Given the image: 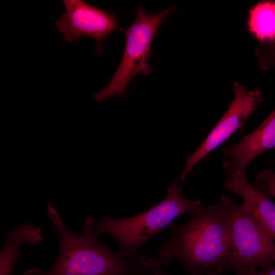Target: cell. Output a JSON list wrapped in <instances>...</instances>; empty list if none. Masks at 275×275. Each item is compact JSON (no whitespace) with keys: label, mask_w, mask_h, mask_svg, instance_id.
<instances>
[{"label":"cell","mask_w":275,"mask_h":275,"mask_svg":"<svg viewBox=\"0 0 275 275\" xmlns=\"http://www.w3.org/2000/svg\"><path fill=\"white\" fill-rule=\"evenodd\" d=\"M39 228L30 223L18 226L6 235V243L1 252L0 275H12L21 246L36 244L42 240Z\"/></svg>","instance_id":"10"},{"label":"cell","mask_w":275,"mask_h":275,"mask_svg":"<svg viewBox=\"0 0 275 275\" xmlns=\"http://www.w3.org/2000/svg\"><path fill=\"white\" fill-rule=\"evenodd\" d=\"M201 205L199 199L184 197L177 182L170 186L165 198L148 210L138 215L114 218L103 215L99 221L88 217L84 225L85 233L97 238L102 233L112 236L119 245V252L130 258L137 254L139 247L151 237L170 228L177 217Z\"/></svg>","instance_id":"2"},{"label":"cell","mask_w":275,"mask_h":275,"mask_svg":"<svg viewBox=\"0 0 275 275\" xmlns=\"http://www.w3.org/2000/svg\"><path fill=\"white\" fill-rule=\"evenodd\" d=\"M47 209L58 231L59 255L47 271L32 269L25 275H124L136 263L119 252L111 251L95 237L70 231L52 204H48Z\"/></svg>","instance_id":"3"},{"label":"cell","mask_w":275,"mask_h":275,"mask_svg":"<svg viewBox=\"0 0 275 275\" xmlns=\"http://www.w3.org/2000/svg\"><path fill=\"white\" fill-rule=\"evenodd\" d=\"M249 30L258 40L275 42V1L260 2L249 11Z\"/></svg>","instance_id":"11"},{"label":"cell","mask_w":275,"mask_h":275,"mask_svg":"<svg viewBox=\"0 0 275 275\" xmlns=\"http://www.w3.org/2000/svg\"><path fill=\"white\" fill-rule=\"evenodd\" d=\"M138 260L150 271L151 275H166L161 268L159 261L155 257L140 254Z\"/></svg>","instance_id":"13"},{"label":"cell","mask_w":275,"mask_h":275,"mask_svg":"<svg viewBox=\"0 0 275 275\" xmlns=\"http://www.w3.org/2000/svg\"><path fill=\"white\" fill-rule=\"evenodd\" d=\"M65 11L56 20L57 30L68 42L82 36L92 38L97 43L96 51H104L102 41L116 30H124L118 25V17L81 0H64Z\"/></svg>","instance_id":"6"},{"label":"cell","mask_w":275,"mask_h":275,"mask_svg":"<svg viewBox=\"0 0 275 275\" xmlns=\"http://www.w3.org/2000/svg\"><path fill=\"white\" fill-rule=\"evenodd\" d=\"M230 233V248L223 265L215 270L221 273L251 275L259 267L275 264V241L251 216L242 204L222 194L220 202Z\"/></svg>","instance_id":"4"},{"label":"cell","mask_w":275,"mask_h":275,"mask_svg":"<svg viewBox=\"0 0 275 275\" xmlns=\"http://www.w3.org/2000/svg\"><path fill=\"white\" fill-rule=\"evenodd\" d=\"M230 248L229 227L219 203L200 205L185 223L172 229L158 258L164 265L179 259L190 275H206L224 264Z\"/></svg>","instance_id":"1"},{"label":"cell","mask_w":275,"mask_h":275,"mask_svg":"<svg viewBox=\"0 0 275 275\" xmlns=\"http://www.w3.org/2000/svg\"><path fill=\"white\" fill-rule=\"evenodd\" d=\"M251 275H254L253 274H251Z\"/></svg>","instance_id":"18"},{"label":"cell","mask_w":275,"mask_h":275,"mask_svg":"<svg viewBox=\"0 0 275 275\" xmlns=\"http://www.w3.org/2000/svg\"><path fill=\"white\" fill-rule=\"evenodd\" d=\"M222 274L217 272L215 269H212L208 271L206 275H222Z\"/></svg>","instance_id":"17"},{"label":"cell","mask_w":275,"mask_h":275,"mask_svg":"<svg viewBox=\"0 0 275 275\" xmlns=\"http://www.w3.org/2000/svg\"><path fill=\"white\" fill-rule=\"evenodd\" d=\"M175 10L170 6L151 15L139 7L135 20L124 32L126 44L122 60L107 85L94 94L97 102H103L117 96H124L131 79L139 74L149 75L148 62L151 43L156 32L166 17Z\"/></svg>","instance_id":"5"},{"label":"cell","mask_w":275,"mask_h":275,"mask_svg":"<svg viewBox=\"0 0 275 275\" xmlns=\"http://www.w3.org/2000/svg\"><path fill=\"white\" fill-rule=\"evenodd\" d=\"M254 275H275V264L262 268L260 271H256Z\"/></svg>","instance_id":"15"},{"label":"cell","mask_w":275,"mask_h":275,"mask_svg":"<svg viewBox=\"0 0 275 275\" xmlns=\"http://www.w3.org/2000/svg\"><path fill=\"white\" fill-rule=\"evenodd\" d=\"M124 275H151V273L138 260V263H136Z\"/></svg>","instance_id":"14"},{"label":"cell","mask_w":275,"mask_h":275,"mask_svg":"<svg viewBox=\"0 0 275 275\" xmlns=\"http://www.w3.org/2000/svg\"><path fill=\"white\" fill-rule=\"evenodd\" d=\"M270 50L269 51V59L264 61V62L268 65H275V42L273 43V45L271 48Z\"/></svg>","instance_id":"16"},{"label":"cell","mask_w":275,"mask_h":275,"mask_svg":"<svg viewBox=\"0 0 275 275\" xmlns=\"http://www.w3.org/2000/svg\"><path fill=\"white\" fill-rule=\"evenodd\" d=\"M275 148V110L253 132L237 143L225 147L224 155L228 158L223 163L227 177L245 171L248 164L265 151Z\"/></svg>","instance_id":"8"},{"label":"cell","mask_w":275,"mask_h":275,"mask_svg":"<svg viewBox=\"0 0 275 275\" xmlns=\"http://www.w3.org/2000/svg\"><path fill=\"white\" fill-rule=\"evenodd\" d=\"M256 184L266 195L275 198V172L269 170L261 171L257 177Z\"/></svg>","instance_id":"12"},{"label":"cell","mask_w":275,"mask_h":275,"mask_svg":"<svg viewBox=\"0 0 275 275\" xmlns=\"http://www.w3.org/2000/svg\"><path fill=\"white\" fill-rule=\"evenodd\" d=\"M223 186L242 199V204L251 216L275 241V203L268 195L248 181L245 171L227 177Z\"/></svg>","instance_id":"9"},{"label":"cell","mask_w":275,"mask_h":275,"mask_svg":"<svg viewBox=\"0 0 275 275\" xmlns=\"http://www.w3.org/2000/svg\"><path fill=\"white\" fill-rule=\"evenodd\" d=\"M234 97L227 111L201 145L186 159L179 179L183 182L194 166L222 145L238 129L242 128L249 117L263 100L260 90L248 91L238 83L233 85Z\"/></svg>","instance_id":"7"}]
</instances>
